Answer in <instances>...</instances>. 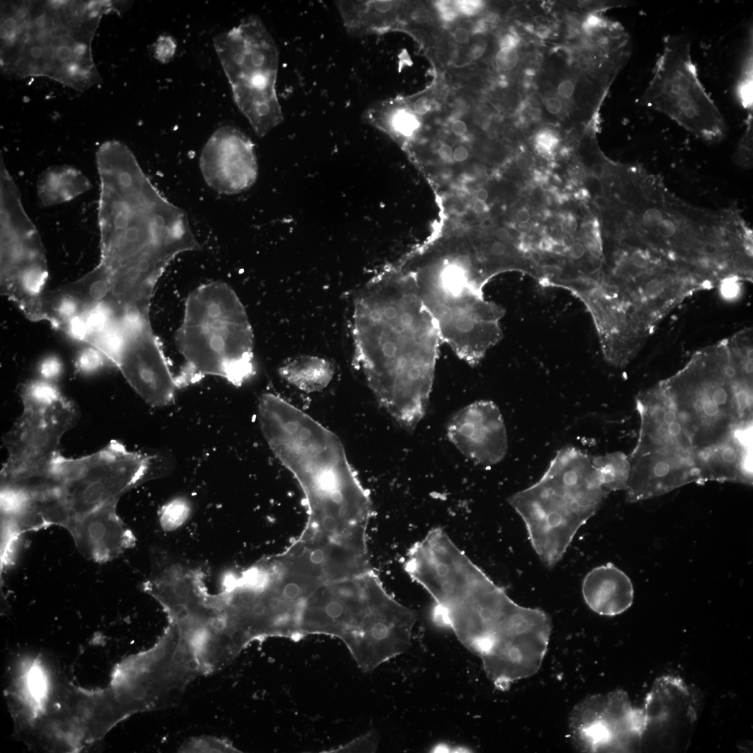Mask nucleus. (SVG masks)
I'll list each match as a JSON object with an SVG mask.
<instances>
[{
  "label": "nucleus",
  "mask_w": 753,
  "mask_h": 753,
  "mask_svg": "<svg viewBox=\"0 0 753 753\" xmlns=\"http://www.w3.org/2000/svg\"><path fill=\"white\" fill-rule=\"evenodd\" d=\"M446 433L465 457L480 465L499 463L508 452L502 414L490 400L476 401L460 409L448 422Z\"/></svg>",
  "instance_id": "obj_18"
},
{
  "label": "nucleus",
  "mask_w": 753,
  "mask_h": 753,
  "mask_svg": "<svg viewBox=\"0 0 753 753\" xmlns=\"http://www.w3.org/2000/svg\"><path fill=\"white\" fill-rule=\"evenodd\" d=\"M214 47L233 98L254 132L263 137L283 121L276 81L277 47L256 16L215 37Z\"/></svg>",
  "instance_id": "obj_8"
},
{
  "label": "nucleus",
  "mask_w": 753,
  "mask_h": 753,
  "mask_svg": "<svg viewBox=\"0 0 753 753\" xmlns=\"http://www.w3.org/2000/svg\"><path fill=\"white\" fill-rule=\"evenodd\" d=\"M575 84L570 79H565L559 82L556 87L557 94L561 100L569 99L575 91Z\"/></svg>",
  "instance_id": "obj_38"
},
{
  "label": "nucleus",
  "mask_w": 753,
  "mask_h": 753,
  "mask_svg": "<svg viewBox=\"0 0 753 753\" xmlns=\"http://www.w3.org/2000/svg\"><path fill=\"white\" fill-rule=\"evenodd\" d=\"M175 341L184 360L175 376L178 388L209 375L241 386L256 374L250 322L236 292L223 282L189 294Z\"/></svg>",
  "instance_id": "obj_5"
},
{
  "label": "nucleus",
  "mask_w": 753,
  "mask_h": 753,
  "mask_svg": "<svg viewBox=\"0 0 753 753\" xmlns=\"http://www.w3.org/2000/svg\"><path fill=\"white\" fill-rule=\"evenodd\" d=\"M592 462L607 493L625 490L630 473L628 455L616 451L592 457Z\"/></svg>",
  "instance_id": "obj_24"
},
{
  "label": "nucleus",
  "mask_w": 753,
  "mask_h": 753,
  "mask_svg": "<svg viewBox=\"0 0 753 753\" xmlns=\"http://www.w3.org/2000/svg\"><path fill=\"white\" fill-rule=\"evenodd\" d=\"M0 210L1 294L30 320L40 321L41 299L48 278L45 250L2 158Z\"/></svg>",
  "instance_id": "obj_12"
},
{
  "label": "nucleus",
  "mask_w": 753,
  "mask_h": 753,
  "mask_svg": "<svg viewBox=\"0 0 753 753\" xmlns=\"http://www.w3.org/2000/svg\"><path fill=\"white\" fill-rule=\"evenodd\" d=\"M199 168L206 184L217 192H244L254 184L258 176L254 144L239 129L221 126L204 145Z\"/></svg>",
  "instance_id": "obj_17"
},
{
  "label": "nucleus",
  "mask_w": 753,
  "mask_h": 753,
  "mask_svg": "<svg viewBox=\"0 0 753 753\" xmlns=\"http://www.w3.org/2000/svg\"><path fill=\"white\" fill-rule=\"evenodd\" d=\"M537 147L544 153L550 152L558 144L557 137L550 131L542 130L535 139Z\"/></svg>",
  "instance_id": "obj_35"
},
{
  "label": "nucleus",
  "mask_w": 753,
  "mask_h": 753,
  "mask_svg": "<svg viewBox=\"0 0 753 753\" xmlns=\"http://www.w3.org/2000/svg\"><path fill=\"white\" fill-rule=\"evenodd\" d=\"M418 294L436 325L441 342L471 366L501 340L503 308L480 293L447 277L411 273Z\"/></svg>",
  "instance_id": "obj_11"
},
{
  "label": "nucleus",
  "mask_w": 753,
  "mask_h": 753,
  "mask_svg": "<svg viewBox=\"0 0 753 753\" xmlns=\"http://www.w3.org/2000/svg\"><path fill=\"white\" fill-rule=\"evenodd\" d=\"M533 159L528 155H521L517 159V163L520 168L528 169L532 166Z\"/></svg>",
  "instance_id": "obj_51"
},
{
  "label": "nucleus",
  "mask_w": 753,
  "mask_h": 753,
  "mask_svg": "<svg viewBox=\"0 0 753 753\" xmlns=\"http://www.w3.org/2000/svg\"><path fill=\"white\" fill-rule=\"evenodd\" d=\"M607 494L592 457L566 446L556 452L536 482L511 495L508 503L524 522L539 558L553 568Z\"/></svg>",
  "instance_id": "obj_6"
},
{
  "label": "nucleus",
  "mask_w": 753,
  "mask_h": 753,
  "mask_svg": "<svg viewBox=\"0 0 753 753\" xmlns=\"http://www.w3.org/2000/svg\"><path fill=\"white\" fill-rule=\"evenodd\" d=\"M334 374L333 363L317 356L296 357L279 368V374L283 379L305 393L324 390L331 382Z\"/></svg>",
  "instance_id": "obj_23"
},
{
  "label": "nucleus",
  "mask_w": 753,
  "mask_h": 753,
  "mask_svg": "<svg viewBox=\"0 0 753 753\" xmlns=\"http://www.w3.org/2000/svg\"><path fill=\"white\" fill-rule=\"evenodd\" d=\"M452 133L457 136H462L467 130L465 122L461 120L454 121L451 126Z\"/></svg>",
  "instance_id": "obj_47"
},
{
  "label": "nucleus",
  "mask_w": 753,
  "mask_h": 753,
  "mask_svg": "<svg viewBox=\"0 0 753 753\" xmlns=\"http://www.w3.org/2000/svg\"><path fill=\"white\" fill-rule=\"evenodd\" d=\"M190 514V507L188 501L181 498L175 499L160 509V526L165 531H173L184 524Z\"/></svg>",
  "instance_id": "obj_26"
},
{
  "label": "nucleus",
  "mask_w": 753,
  "mask_h": 753,
  "mask_svg": "<svg viewBox=\"0 0 753 753\" xmlns=\"http://www.w3.org/2000/svg\"><path fill=\"white\" fill-rule=\"evenodd\" d=\"M452 153L453 150L452 147L447 144H442L438 150L439 155L441 159L445 160L450 159L452 156Z\"/></svg>",
  "instance_id": "obj_50"
},
{
  "label": "nucleus",
  "mask_w": 753,
  "mask_h": 753,
  "mask_svg": "<svg viewBox=\"0 0 753 753\" xmlns=\"http://www.w3.org/2000/svg\"><path fill=\"white\" fill-rule=\"evenodd\" d=\"M641 100L704 141L719 142L726 135L725 121L698 77L685 36L665 38Z\"/></svg>",
  "instance_id": "obj_13"
},
{
  "label": "nucleus",
  "mask_w": 753,
  "mask_h": 753,
  "mask_svg": "<svg viewBox=\"0 0 753 753\" xmlns=\"http://www.w3.org/2000/svg\"><path fill=\"white\" fill-rule=\"evenodd\" d=\"M563 229L568 232L573 233L577 230V222L572 216H569L563 221Z\"/></svg>",
  "instance_id": "obj_49"
},
{
  "label": "nucleus",
  "mask_w": 753,
  "mask_h": 753,
  "mask_svg": "<svg viewBox=\"0 0 753 753\" xmlns=\"http://www.w3.org/2000/svg\"><path fill=\"white\" fill-rule=\"evenodd\" d=\"M176 50L174 39L167 35L160 36L156 40L154 56L160 63H168L174 56Z\"/></svg>",
  "instance_id": "obj_32"
},
{
  "label": "nucleus",
  "mask_w": 753,
  "mask_h": 753,
  "mask_svg": "<svg viewBox=\"0 0 753 753\" xmlns=\"http://www.w3.org/2000/svg\"><path fill=\"white\" fill-rule=\"evenodd\" d=\"M516 218L519 223L528 222L530 213L526 208H522L517 212Z\"/></svg>",
  "instance_id": "obj_52"
},
{
  "label": "nucleus",
  "mask_w": 753,
  "mask_h": 753,
  "mask_svg": "<svg viewBox=\"0 0 753 753\" xmlns=\"http://www.w3.org/2000/svg\"><path fill=\"white\" fill-rule=\"evenodd\" d=\"M519 43L518 38L513 33H506L500 40L501 48H515Z\"/></svg>",
  "instance_id": "obj_45"
},
{
  "label": "nucleus",
  "mask_w": 753,
  "mask_h": 753,
  "mask_svg": "<svg viewBox=\"0 0 753 753\" xmlns=\"http://www.w3.org/2000/svg\"><path fill=\"white\" fill-rule=\"evenodd\" d=\"M183 752H237L231 742L216 736H202L185 742L179 749Z\"/></svg>",
  "instance_id": "obj_27"
},
{
  "label": "nucleus",
  "mask_w": 753,
  "mask_h": 753,
  "mask_svg": "<svg viewBox=\"0 0 753 753\" xmlns=\"http://www.w3.org/2000/svg\"><path fill=\"white\" fill-rule=\"evenodd\" d=\"M36 370L40 379L54 383L63 374L64 365L59 356L50 354L40 360Z\"/></svg>",
  "instance_id": "obj_30"
},
{
  "label": "nucleus",
  "mask_w": 753,
  "mask_h": 753,
  "mask_svg": "<svg viewBox=\"0 0 753 753\" xmlns=\"http://www.w3.org/2000/svg\"><path fill=\"white\" fill-rule=\"evenodd\" d=\"M117 503L109 502L68 522L66 528L86 558L105 563L135 546V536L118 515Z\"/></svg>",
  "instance_id": "obj_19"
},
{
  "label": "nucleus",
  "mask_w": 753,
  "mask_h": 753,
  "mask_svg": "<svg viewBox=\"0 0 753 753\" xmlns=\"http://www.w3.org/2000/svg\"><path fill=\"white\" fill-rule=\"evenodd\" d=\"M693 362L663 384L689 434L696 455L752 425V389L728 376L725 363Z\"/></svg>",
  "instance_id": "obj_7"
},
{
  "label": "nucleus",
  "mask_w": 753,
  "mask_h": 753,
  "mask_svg": "<svg viewBox=\"0 0 753 753\" xmlns=\"http://www.w3.org/2000/svg\"><path fill=\"white\" fill-rule=\"evenodd\" d=\"M751 46L748 49L747 59H745L743 71L738 85V96L740 105L752 113V51Z\"/></svg>",
  "instance_id": "obj_29"
},
{
  "label": "nucleus",
  "mask_w": 753,
  "mask_h": 753,
  "mask_svg": "<svg viewBox=\"0 0 753 753\" xmlns=\"http://www.w3.org/2000/svg\"><path fill=\"white\" fill-rule=\"evenodd\" d=\"M642 708H634L623 690L591 695L570 717V738L582 752H628L645 732Z\"/></svg>",
  "instance_id": "obj_15"
},
{
  "label": "nucleus",
  "mask_w": 753,
  "mask_h": 753,
  "mask_svg": "<svg viewBox=\"0 0 753 753\" xmlns=\"http://www.w3.org/2000/svg\"><path fill=\"white\" fill-rule=\"evenodd\" d=\"M746 356H747V360H753V351H752V349H749L748 350Z\"/></svg>",
  "instance_id": "obj_58"
},
{
  "label": "nucleus",
  "mask_w": 753,
  "mask_h": 753,
  "mask_svg": "<svg viewBox=\"0 0 753 753\" xmlns=\"http://www.w3.org/2000/svg\"><path fill=\"white\" fill-rule=\"evenodd\" d=\"M581 592L591 610L609 616L626 611L634 598L630 579L611 563L592 569L583 580Z\"/></svg>",
  "instance_id": "obj_21"
},
{
  "label": "nucleus",
  "mask_w": 753,
  "mask_h": 753,
  "mask_svg": "<svg viewBox=\"0 0 753 753\" xmlns=\"http://www.w3.org/2000/svg\"><path fill=\"white\" fill-rule=\"evenodd\" d=\"M630 173L631 232L669 260H683L689 254L695 265L710 268L744 235L747 225L738 211L690 204L644 167H632Z\"/></svg>",
  "instance_id": "obj_4"
},
{
  "label": "nucleus",
  "mask_w": 753,
  "mask_h": 753,
  "mask_svg": "<svg viewBox=\"0 0 753 753\" xmlns=\"http://www.w3.org/2000/svg\"><path fill=\"white\" fill-rule=\"evenodd\" d=\"M494 61L500 70L510 71L518 63V52L516 48H500L495 55Z\"/></svg>",
  "instance_id": "obj_33"
},
{
  "label": "nucleus",
  "mask_w": 753,
  "mask_h": 753,
  "mask_svg": "<svg viewBox=\"0 0 753 753\" xmlns=\"http://www.w3.org/2000/svg\"><path fill=\"white\" fill-rule=\"evenodd\" d=\"M518 229L520 231V232L524 233V234H526V233H528L531 231V226L528 224V222L519 223V225L518 226Z\"/></svg>",
  "instance_id": "obj_56"
},
{
  "label": "nucleus",
  "mask_w": 753,
  "mask_h": 753,
  "mask_svg": "<svg viewBox=\"0 0 753 753\" xmlns=\"http://www.w3.org/2000/svg\"><path fill=\"white\" fill-rule=\"evenodd\" d=\"M487 43L484 39H478L473 41L469 47L468 56L471 59L480 58L485 52Z\"/></svg>",
  "instance_id": "obj_39"
},
{
  "label": "nucleus",
  "mask_w": 753,
  "mask_h": 753,
  "mask_svg": "<svg viewBox=\"0 0 753 753\" xmlns=\"http://www.w3.org/2000/svg\"><path fill=\"white\" fill-rule=\"evenodd\" d=\"M695 464L701 484L717 481L752 485V425L698 452Z\"/></svg>",
  "instance_id": "obj_20"
},
{
  "label": "nucleus",
  "mask_w": 753,
  "mask_h": 753,
  "mask_svg": "<svg viewBox=\"0 0 753 753\" xmlns=\"http://www.w3.org/2000/svg\"><path fill=\"white\" fill-rule=\"evenodd\" d=\"M752 114H748L745 131L738 143L733 155L735 164L743 169H750L752 165Z\"/></svg>",
  "instance_id": "obj_28"
},
{
  "label": "nucleus",
  "mask_w": 753,
  "mask_h": 753,
  "mask_svg": "<svg viewBox=\"0 0 753 753\" xmlns=\"http://www.w3.org/2000/svg\"><path fill=\"white\" fill-rule=\"evenodd\" d=\"M476 197H477V199H478V200H481V201H485V200H486V199H487V197H488V192H487V191L486 190H485V189H480V190H478V191L477 192V193H476Z\"/></svg>",
  "instance_id": "obj_55"
},
{
  "label": "nucleus",
  "mask_w": 753,
  "mask_h": 753,
  "mask_svg": "<svg viewBox=\"0 0 753 753\" xmlns=\"http://www.w3.org/2000/svg\"><path fill=\"white\" fill-rule=\"evenodd\" d=\"M378 745V737L374 731H369L345 745L335 749V752H375Z\"/></svg>",
  "instance_id": "obj_31"
},
{
  "label": "nucleus",
  "mask_w": 753,
  "mask_h": 753,
  "mask_svg": "<svg viewBox=\"0 0 753 753\" xmlns=\"http://www.w3.org/2000/svg\"><path fill=\"white\" fill-rule=\"evenodd\" d=\"M545 107L549 114H558L563 109V101L556 96L549 97L545 100Z\"/></svg>",
  "instance_id": "obj_40"
},
{
  "label": "nucleus",
  "mask_w": 753,
  "mask_h": 753,
  "mask_svg": "<svg viewBox=\"0 0 753 753\" xmlns=\"http://www.w3.org/2000/svg\"><path fill=\"white\" fill-rule=\"evenodd\" d=\"M352 337L368 388L412 432L428 408L441 340L410 273L385 271L358 291Z\"/></svg>",
  "instance_id": "obj_1"
},
{
  "label": "nucleus",
  "mask_w": 753,
  "mask_h": 753,
  "mask_svg": "<svg viewBox=\"0 0 753 753\" xmlns=\"http://www.w3.org/2000/svg\"><path fill=\"white\" fill-rule=\"evenodd\" d=\"M90 187L89 179L82 172L71 166L60 165L44 171L36 189L40 204L48 207L70 201Z\"/></svg>",
  "instance_id": "obj_22"
},
{
  "label": "nucleus",
  "mask_w": 753,
  "mask_h": 753,
  "mask_svg": "<svg viewBox=\"0 0 753 753\" xmlns=\"http://www.w3.org/2000/svg\"><path fill=\"white\" fill-rule=\"evenodd\" d=\"M108 364L112 365L103 353L88 344L78 350L74 360L76 372L85 376L97 374Z\"/></svg>",
  "instance_id": "obj_25"
},
{
  "label": "nucleus",
  "mask_w": 753,
  "mask_h": 753,
  "mask_svg": "<svg viewBox=\"0 0 753 753\" xmlns=\"http://www.w3.org/2000/svg\"><path fill=\"white\" fill-rule=\"evenodd\" d=\"M452 156L456 161L462 162L467 159L469 153L465 147L459 146L453 151Z\"/></svg>",
  "instance_id": "obj_48"
},
{
  "label": "nucleus",
  "mask_w": 753,
  "mask_h": 753,
  "mask_svg": "<svg viewBox=\"0 0 753 753\" xmlns=\"http://www.w3.org/2000/svg\"><path fill=\"white\" fill-rule=\"evenodd\" d=\"M491 223H492V221H491V220H490V219H489V218H487V219H485V220H483V221L482 222L481 225H482V226L483 227H489V225H491Z\"/></svg>",
  "instance_id": "obj_57"
},
{
  "label": "nucleus",
  "mask_w": 753,
  "mask_h": 753,
  "mask_svg": "<svg viewBox=\"0 0 753 753\" xmlns=\"http://www.w3.org/2000/svg\"><path fill=\"white\" fill-rule=\"evenodd\" d=\"M20 397L22 413L3 438L8 455L1 484L50 476L61 440L78 416L75 404L57 386L40 378L23 384Z\"/></svg>",
  "instance_id": "obj_10"
},
{
  "label": "nucleus",
  "mask_w": 753,
  "mask_h": 753,
  "mask_svg": "<svg viewBox=\"0 0 753 753\" xmlns=\"http://www.w3.org/2000/svg\"><path fill=\"white\" fill-rule=\"evenodd\" d=\"M258 418L269 448L305 495V528L338 542L367 544L372 503L338 437L272 393L260 397Z\"/></svg>",
  "instance_id": "obj_2"
},
{
  "label": "nucleus",
  "mask_w": 753,
  "mask_h": 753,
  "mask_svg": "<svg viewBox=\"0 0 753 753\" xmlns=\"http://www.w3.org/2000/svg\"><path fill=\"white\" fill-rule=\"evenodd\" d=\"M409 17L414 24L423 25L430 21L431 13L429 9L425 6L418 5L412 8L409 14Z\"/></svg>",
  "instance_id": "obj_36"
},
{
  "label": "nucleus",
  "mask_w": 753,
  "mask_h": 753,
  "mask_svg": "<svg viewBox=\"0 0 753 753\" xmlns=\"http://www.w3.org/2000/svg\"><path fill=\"white\" fill-rule=\"evenodd\" d=\"M154 457L111 441L92 454L68 458L61 454L50 475L72 517L105 503L119 501L126 492L148 479Z\"/></svg>",
  "instance_id": "obj_14"
},
{
  "label": "nucleus",
  "mask_w": 753,
  "mask_h": 753,
  "mask_svg": "<svg viewBox=\"0 0 753 753\" xmlns=\"http://www.w3.org/2000/svg\"><path fill=\"white\" fill-rule=\"evenodd\" d=\"M455 4L459 14L472 16L482 8V3L480 1H455Z\"/></svg>",
  "instance_id": "obj_37"
},
{
  "label": "nucleus",
  "mask_w": 753,
  "mask_h": 753,
  "mask_svg": "<svg viewBox=\"0 0 753 753\" xmlns=\"http://www.w3.org/2000/svg\"><path fill=\"white\" fill-rule=\"evenodd\" d=\"M452 38L459 44H466L469 43L471 33L466 27L458 26L452 32Z\"/></svg>",
  "instance_id": "obj_43"
},
{
  "label": "nucleus",
  "mask_w": 753,
  "mask_h": 753,
  "mask_svg": "<svg viewBox=\"0 0 753 753\" xmlns=\"http://www.w3.org/2000/svg\"><path fill=\"white\" fill-rule=\"evenodd\" d=\"M204 675L195 653L174 625L167 623L148 650L132 655L116 667L104 689L123 720L139 713L176 705L189 685Z\"/></svg>",
  "instance_id": "obj_9"
},
{
  "label": "nucleus",
  "mask_w": 753,
  "mask_h": 753,
  "mask_svg": "<svg viewBox=\"0 0 753 753\" xmlns=\"http://www.w3.org/2000/svg\"><path fill=\"white\" fill-rule=\"evenodd\" d=\"M125 2L15 1L1 3L0 67L13 79L45 77L84 92L100 79L92 41L102 16Z\"/></svg>",
  "instance_id": "obj_3"
},
{
  "label": "nucleus",
  "mask_w": 753,
  "mask_h": 753,
  "mask_svg": "<svg viewBox=\"0 0 753 753\" xmlns=\"http://www.w3.org/2000/svg\"><path fill=\"white\" fill-rule=\"evenodd\" d=\"M435 6L441 20L446 22H452L457 17L459 13L455 1H441L435 3Z\"/></svg>",
  "instance_id": "obj_34"
},
{
  "label": "nucleus",
  "mask_w": 753,
  "mask_h": 753,
  "mask_svg": "<svg viewBox=\"0 0 753 753\" xmlns=\"http://www.w3.org/2000/svg\"><path fill=\"white\" fill-rule=\"evenodd\" d=\"M738 292V284L733 281H727L722 286V295L726 298H733Z\"/></svg>",
  "instance_id": "obj_44"
},
{
  "label": "nucleus",
  "mask_w": 753,
  "mask_h": 753,
  "mask_svg": "<svg viewBox=\"0 0 753 753\" xmlns=\"http://www.w3.org/2000/svg\"><path fill=\"white\" fill-rule=\"evenodd\" d=\"M507 247L503 241H495L491 245V253L495 257H502L506 254Z\"/></svg>",
  "instance_id": "obj_46"
},
{
  "label": "nucleus",
  "mask_w": 753,
  "mask_h": 753,
  "mask_svg": "<svg viewBox=\"0 0 753 753\" xmlns=\"http://www.w3.org/2000/svg\"><path fill=\"white\" fill-rule=\"evenodd\" d=\"M586 248L580 242H573L568 248L567 254L573 260L581 259L586 254Z\"/></svg>",
  "instance_id": "obj_42"
},
{
  "label": "nucleus",
  "mask_w": 753,
  "mask_h": 753,
  "mask_svg": "<svg viewBox=\"0 0 753 753\" xmlns=\"http://www.w3.org/2000/svg\"><path fill=\"white\" fill-rule=\"evenodd\" d=\"M474 210L477 213H483L487 210L485 201L477 199L474 203Z\"/></svg>",
  "instance_id": "obj_54"
},
{
  "label": "nucleus",
  "mask_w": 753,
  "mask_h": 753,
  "mask_svg": "<svg viewBox=\"0 0 753 753\" xmlns=\"http://www.w3.org/2000/svg\"><path fill=\"white\" fill-rule=\"evenodd\" d=\"M496 236L501 241H505L510 237L509 231L506 228H499L496 232Z\"/></svg>",
  "instance_id": "obj_53"
},
{
  "label": "nucleus",
  "mask_w": 753,
  "mask_h": 753,
  "mask_svg": "<svg viewBox=\"0 0 753 753\" xmlns=\"http://www.w3.org/2000/svg\"><path fill=\"white\" fill-rule=\"evenodd\" d=\"M432 105V100L429 97L422 96L414 102L413 109L418 114H425L431 109Z\"/></svg>",
  "instance_id": "obj_41"
},
{
  "label": "nucleus",
  "mask_w": 753,
  "mask_h": 753,
  "mask_svg": "<svg viewBox=\"0 0 753 753\" xmlns=\"http://www.w3.org/2000/svg\"><path fill=\"white\" fill-rule=\"evenodd\" d=\"M636 409L640 426L630 456L665 460L699 473L692 441L663 383L637 395Z\"/></svg>",
  "instance_id": "obj_16"
}]
</instances>
